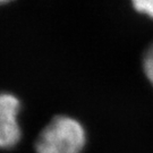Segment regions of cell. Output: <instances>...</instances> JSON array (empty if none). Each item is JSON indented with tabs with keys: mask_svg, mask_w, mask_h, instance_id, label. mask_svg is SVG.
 <instances>
[{
	"mask_svg": "<svg viewBox=\"0 0 153 153\" xmlns=\"http://www.w3.org/2000/svg\"><path fill=\"white\" fill-rule=\"evenodd\" d=\"M88 133L81 121L67 115L53 117L35 141L36 153H83Z\"/></svg>",
	"mask_w": 153,
	"mask_h": 153,
	"instance_id": "cell-1",
	"label": "cell"
},
{
	"mask_svg": "<svg viewBox=\"0 0 153 153\" xmlns=\"http://www.w3.org/2000/svg\"><path fill=\"white\" fill-rule=\"evenodd\" d=\"M22 103L15 94L0 92V149L15 148L22 138L19 112Z\"/></svg>",
	"mask_w": 153,
	"mask_h": 153,
	"instance_id": "cell-2",
	"label": "cell"
},
{
	"mask_svg": "<svg viewBox=\"0 0 153 153\" xmlns=\"http://www.w3.org/2000/svg\"><path fill=\"white\" fill-rule=\"evenodd\" d=\"M134 10L153 21V0H129Z\"/></svg>",
	"mask_w": 153,
	"mask_h": 153,
	"instance_id": "cell-3",
	"label": "cell"
},
{
	"mask_svg": "<svg viewBox=\"0 0 153 153\" xmlns=\"http://www.w3.org/2000/svg\"><path fill=\"white\" fill-rule=\"evenodd\" d=\"M142 66L144 75L153 86V43L149 47V49L143 55Z\"/></svg>",
	"mask_w": 153,
	"mask_h": 153,
	"instance_id": "cell-4",
	"label": "cell"
},
{
	"mask_svg": "<svg viewBox=\"0 0 153 153\" xmlns=\"http://www.w3.org/2000/svg\"><path fill=\"white\" fill-rule=\"evenodd\" d=\"M11 0H0V5H4V4H7V2H9Z\"/></svg>",
	"mask_w": 153,
	"mask_h": 153,
	"instance_id": "cell-5",
	"label": "cell"
}]
</instances>
